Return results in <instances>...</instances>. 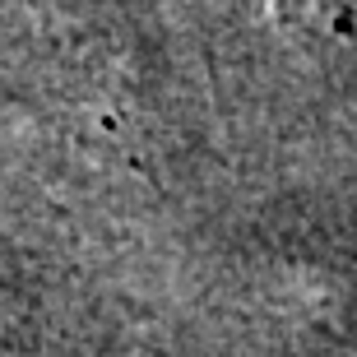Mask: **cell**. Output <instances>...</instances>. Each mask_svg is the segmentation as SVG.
<instances>
[{
  "label": "cell",
  "instance_id": "cell-1",
  "mask_svg": "<svg viewBox=\"0 0 357 357\" xmlns=\"http://www.w3.org/2000/svg\"><path fill=\"white\" fill-rule=\"evenodd\" d=\"M269 19L302 47H334L353 42L357 0H269Z\"/></svg>",
  "mask_w": 357,
  "mask_h": 357
}]
</instances>
